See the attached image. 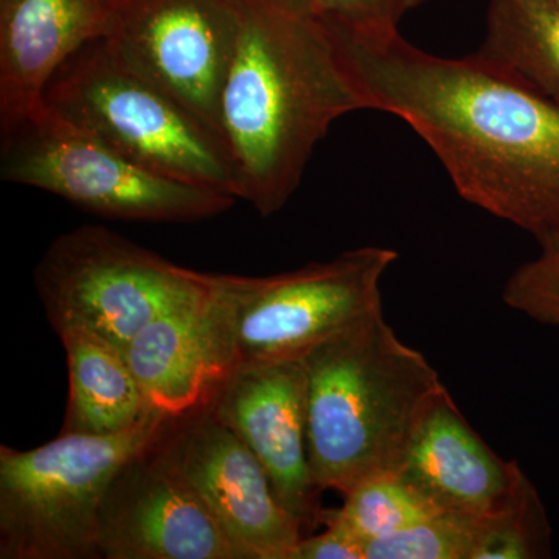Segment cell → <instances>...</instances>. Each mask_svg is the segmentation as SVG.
<instances>
[{
  "instance_id": "1",
  "label": "cell",
  "mask_w": 559,
  "mask_h": 559,
  "mask_svg": "<svg viewBox=\"0 0 559 559\" xmlns=\"http://www.w3.org/2000/svg\"><path fill=\"white\" fill-rule=\"evenodd\" d=\"M336 38L374 110L409 124L460 198L533 237L558 229V103L477 53Z\"/></svg>"
},
{
  "instance_id": "2",
  "label": "cell",
  "mask_w": 559,
  "mask_h": 559,
  "mask_svg": "<svg viewBox=\"0 0 559 559\" xmlns=\"http://www.w3.org/2000/svg\"><path fill=\"white\" fill-rule=\"evenodd\" d=\"M358 110L373 102L308 0H242L219 102L238 200L264 218L280 212L331 124Z\"/></svg>"
},
{
  "instance_id": "3",
  "label": "cell",
  "mask_w": 559,
  "mask_h": 559,
  "mask_svg": "<svg viewBox=\"0 0 559 559\" xmlns=\"http://www.w3.org/2000/svg\"><path fill=\"white\" fill-rule=\"evenodd\" d=\"M301 362L308 452L322 492L345 496L364 481L395 473L419 421L447 389L382 310L323 342Z\"/></svg>"
},
{
  "instance_id": "4",
  "label": "cell",
  "mask_w": 559,
  "mask_h": 559,
  "mask_svg": "<svg viewBox=\"0 0 559 559\" xmlns=\"http://www.w3.org/2000/svg\"><path fill=\"white\" fill-rule=\"evenodd\" d=\"M396 260V250L366 246L267 277L209 274L210 393L242 367L304 360L323 342L382 310V277Z\"/></svg>"
},
{
  "instance_id": "5",
  "label": "cell",
  "mask_w": 559,
  "mask_h": 559,
  "mask_svg": "<svg viewBox=\"0 0 559 559\" xmlns=\"http://www.w3.org/2000/svg\"><path fill=\"white\" fill-rule=\"evenodd\" d=\"M44 106L150 170L238 200L218 132L124 64L103 38L81 47L57 70Z\"/></svg>"
},
{
  "instance_id": "6",
  "label": "cell",
  "mask_w": 559,
  "mask_h": 559,
  "mask_svg": "<svg viewBox=\"0 0 559 559\" xmlns=\"http://www.w3.org/2000/svg\"><path fill=\"white\" fill-rule=\"evenodd\" d=\"M170 415L151 412L116 436L60 433L31 451L0 447V558H100L103 499L117 471L157 439Z\"/></svg>"
},
{
  "instance_id": "7",
  "label": "cell",
  "mask_w": 559,
  "mask_h": 559,
  "mask_svg": "<svg viewBox=\"0 0 559 559\" xmlns=\"http://www.w3.org/2000/svg\"><path fill=\"white\" fill-rule=\"evenodd\" d=\"M0 178L116 221L193 223L237 201L150 170L46 106L0 124Z\"/></svg>"
},
{
  "instance_id": "8",
  "label": "cell",
  "mask_w": 559,
  "mask_h": 559,
  "mask_svg": "<svg viewBox=\"0 0 559 559\" xmlns=\"http://www.w3.org/2000/svg\"><path fill=\"white\" fill-rule=\"evenodd\" d=\"M33 277L55 333L90 331L121 352L151 320L209 286V274L178 266L102 226L60 235Z\"/></svg>"
},
{
  "instance_id": "9",
  "label": "cell",
  "mask_w": 559,
  "mask_h": 559,
  "mask_svg": "<svg viewBox=\"0 0 559 559\" xmlns=\"http://www.w3.org/2000/svg\"><path fill=\"white\" fill-rule=\"evenodd\" d=\"M241 20L242 0H109L102 38L221 135V94Z\"/></svg>"
},
{
  "instance_id": "10",
  "label": "cell",
  "mask_w": 559,
  "mask_h": 559,
  "mask_svg": "<svg viewBox=\"0 0 559 559\" xmlns=\"http://www.w3.org/2000/svg\"><path fill=\"white\" fill-rule=\"evenodd\" d=\"M154 444L250 559H288L300 528L259 459L207 403L168 418Z\"/></svg>"
},
{
  "instance_id": "11",
  "label": "cell",
  "mask_w": 559,
  "mask_h": 559,
  "mask_svg": "<svg viewBox=\"0 0 559 559\" xmlns=\"http://www.w3.org/2000/svg\"><path fill=\"white\" fill-rule=\"evenodd\" d=\"M154 441L110 481L98 527L100 558L250 559Z\"/></svg>"
},
{
  "instance_id": "12",
  "label": "cell",
  "mask_w": 559,
  "mask_h": 559,
  "mask_svg": "<svg viewBox=\"0 0 559 559\" xmlns=\"http://www.w3.org/2000/svg\"><path fill=\"white\" fill-rule=\"evenodd\" d=\"M253 452L283 509L301 535L323 524L308 452L304 362L263 364L230 371L205 401Z\"/></svg>"
},
{
  "instance_id": "13",
  "label": "cell",
  "mask_w": 559,
  "mask_h": 559,
  "mask_svg": "<svg viewBox=\"0 0 559 559\" xmlns=\"http://www.w3.org/2000/svg\"><path fill=\"white\" fill-rule=\"evenodd\" d=\"M395 473L439 513L465 516L502 510L528 479L471 428L448 389L419 421Z\"/></svg>"
},
{
  "instance_id": "14",
  "label": "cell",
  "mask_w": 559,
  "mask_h": 559,
  "mask_svg": "<svg viewBox=\"0 0 559 559\" xmlns=\"http://www.w3.org/2000/svg\"><path fill=\"white\" fill-rule=\"evenodd\" d=\"M105 0H0V124L44 106L51 76L102 38Z\"/></svg>"
},
{
  "instance_id": "15",
  "label": "cell",
  "mask_w": 559,
  "mask_h": 559,
  "mask_svg": "<svg viewBox=\"0 0 559 559\" xmlns=\"http://www.w3.org/2000/svg\"><path fill=\"white\" fill-rule=\"evenodd\" d=\"M207 290L151 320L123 352L150 406L170 417L186 414L209 400Z\"/></svg>"
},
{
  "instance_id": "16",
  "label": "cell",
  "mask_w": 559,
  "mask_h": 559,
  "mask_svg": "<svg viewBox=\"0 0 559 559\" xmlns=\"http://www.w3.org/2000/svg\"><path fill=\"white\" fill-rule=\"evenodd\" d=\"M58 336L69 371L61 433L116 436L154 412L119 347L84 330H66Z\"/></svg>"
},
{
  "instance_id": "17",
  "label": "cell",
  "mask_w": 559,
  "mask_h": 559,
  "mask_svg": "<svg viewBox=\"0 0 559 559\" xmlns=\"http://www.w3.org/2000/svg\"><path fill=\"white\" fill-rule=\"evenodd\" d=\"M477 55L559 105V7L554 0H487Z\"/></svg>"
},
{
  "instance_id": "18",
  "label": "cell",
  "mask_w": 559,
  "mask_h": 559,
  "mask_svg": "<svg viewBox=\"0 0 559 559\" xmlns=\"http://www.w3.org/2000/svg\"><path fill=\"white\" fill-rule=\"evenodd\" d=\"M344 498L340 510L325 511L323 524L347 530L364 546L439 513L396 473L364 481Z\"/></svg>"
},
{
  "instance_id": "19",
  "label": "cell",
  "mask_w": 559,
  "mask_h": 559,
  "mask_svg": "<svg viewBox=\"0 0 559 559\" xmlns=\"http://www.w3.org/2000/svg\"><path fill=\"white\" fill-rule=\"evenodd\" d=\"M551 557V525L538 489L527 479L509 506L477 518L474 559Z\"/></svg>"
},
{
  "instance_id": "20",
  "label": "cell",
  "mask_w": 559,
  "mask_h": 559,
  "mask_svg": "<svg viewBox=\"0 0 559 559\" xmlns=\"http://www.w3.org/2000/svg\"><path fill=\"white\" fill-rule=\"evenodd\" d=\"M477 516L437 513L409 528L370 540L366 559H474Z\"/></svg>"
},
{
  "instance_id": "21",
  "label": "cell",
  "mask_w": 559,
  "mask_h": 559,
  "mask_svg": "<svg viewBox=\"0 0 559 559\" xmlns=\"http://www.w3.org/2000/svg\"><path fill=\"white\" fill-rule=\"evenodd\" d=\"M535 238L538 255L507 278L502 300L511 310L559 329V227Z\"/></svg>"
},
{
  "instance_id": "22",
  "label": "cell",
  "mask_w": 559,
  "mask_h": 559,
  "mask_svg": "<svg viewBox=\"0 0 559 559\" xmlns=\"http://www.w3.org/2000/svg\"><path fill=\"white\" fill-rule=\"evenodd\" d=\"M428 0H308L312 13L336 36L384 43L401 35L400 25Z\"/></svg>"
},
{
  "instance_id": "23",
  "label": "cell",
  "mask_w": 559,
  "mask_h": 559,
  "mask_svg": "<svg viewBox=\"0 0 559 559\" xmlns=\"http://www.w3.org/2000/svg\"><path fill=\"white\" fill-rule=\"evenodd\" d=\"M318 535L301 536L288 559H366L362 540L337 525L325 524Z\"/></svg>"
},
{
  "instance_id": "24",
  "label": "cell",
  "mask_w": 559,
  "mask_h": 559,
  "mask_svg": "<svg viewBox=\"0 0 559 559\" xmlns=\"http://www.w3.org/2000/svg\"><path fill=\"white\" fill-rule=\"evenodd\" d=\"M554 2L559 7V0H554Z\"/></svg>"
},
{
  "instance_id": "25",
  "label": "cell",
  "mask_w": 559,
  "mask_h": 559,
  "mask_svg": "<svg viewBox=\"0 0 559 559\" xmlns=\"http://www.w3.org/2000/svg\"><path fill=\"white\" fill-rule=\"evenodd\" d=\"M105 2H108V3H109V0H105Z\"/></svg>"
}]
</instances>
